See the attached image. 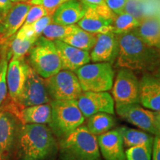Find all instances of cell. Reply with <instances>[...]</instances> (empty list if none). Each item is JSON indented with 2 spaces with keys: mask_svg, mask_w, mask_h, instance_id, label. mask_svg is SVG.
Masks as SVG:
<instances>
[{
  "mask_svg": "<svg viewBox=\"0 0 160 160\" xmlns=\"http://www.w3.org/2000/svg\"><path fill=\"white\" fill-rule=\"evenodd\" d=\"M19 160H49L58 151L54 134L44 124L20 126L15 148Z\"/></svg>",
  "mask_w": 160,
  "mask_h": 160,
  "instance_id": "1",
  "label": "cell"
},
{
  "mask_svg": "<svg viewBox=\"0 0 160 160\" xmlns=\"http://www.w3.org/2000/svg\"><path fill=\"white\" fill-rule=\"evenodd\" d=\"M118 35V34H117ZM117 65L131 71H151L160 65V52L147 45L134 31L118 35Z\"/></svg>",
  "mask_w": 160,
  "mask_h": 160,
  "instance_id": "2",
  "label": "cell"
},
{
  "mask_svg": "<svg viewBox=\"0 0 160 160\" xmlns=\"http://www.w3.org/2000/svg\"><path fill=\"white\" fill-rule=\"evenodd\" d=\"M58 150L61 160H100L97 137L81 125L60 139Z\"/></svg>",
  "mask_w": 160,
  "mask_h": 160,
  "instance_id": "3",
  "label": "cell"
},
{
  "mask_svg": "<svg viewBox=\"0 0 160 160\" xmlns=\"http://www.w3.org/2000/svg\"><path fill=\"white\" fill-rule=\"evenodd\" d=\"M51 120L49 128L60 139L68 136L85 122L77 100H51Z\"/></svg>",
  "mask_w": 160,
  "mask_h": 160,
  "instance_id": "4",
  "label": "cell"
},
{
  "mask_svg": "<svg viewBox=\"0 0 160 160\" xmlns=\"http://www.w3.org/2000/svg\"><path fill=\"white\" fill-rule=\"evenodd\" d=\"M29 52L31 68L44 79L56 74L62 70L61 60L53 40L40 36Z\"/></svg>",
  "mask_w": 160,
  "mask_h": 160,
  "instance_id": "5",
  "label": "cell"
},
{
  "mask_svg": "<svg viewBox=\"0 0 160 160\" xmlns=\"http://www.w3.org/2000/svg\"><path fill=\"white\" fill-rule=\"evenodd\" d=\"M82 91H110L113 85L114 71L108 62L86 64L74 71Z\"/></svg>",
  "mask_w": 160,
  "mask_h": 160,
  "instance_id": "6",
  "label": "cell"
},
{
  "mask_svg": "<svg viewBox=\"0 0 160 160\" xmlns=\"http://www.w3.org/2000/svg\"><path fill=\"white\" fill-rule=\"evenodd\" d=\"M45 82L52 100H77L83 92L74 72L68 70H61Z\"/></svg>",
  "mask_w": 160,
  "mask_h": 160,
  "instance_id": "7",
  "label": "cell"
},
{
  "mask_svg": "<svg viewBox=\"0 0 160 160\" xmlns=\"http://www.w3.org/2000/svg\"><path fill=\"white\" fill-rule=\"evenodd\" d=\"M113 85L116 106L139 103V80L133 71L120 69Z\"/></svg>",
  "mask_w": 160,
  "mask_h": 160,
  "instance_id": "8",
  "label": "cell"
},
{
  "mask_svg": "<svg viewBox=\"0 0 160 160\" xmlns=\"http://www.w3.org/2000/svg\"><path fill=\"white\" fill-rule=\"evenodd\" d=\"M115 108L117 114L126 122L151 134L159 136L154 111L144 108L139 103L116 106Z\"/></svg>",
  "mask_w": 160,
  "mask_h": 160,
  "instance_id": "9",
  "label": "cell"
},
{
  "mask_svg": "<svg viewBox=\"0 0 160 160\" xmlns=\"http://www.w3.org/2000/svg\"><path fill=\"white\" fill-rule=\"evenodd\" d=\"M51 101L45 80L34 70L30 67L28 77L21 95L14 102L21 108L28 107Z\"/></svg>",
  "mask_w": 160,
  "mask_h": 160,
  "instance_id": "10",
  "label": "cell"
},
{
  "mask_svg": "<svg viewBox=\"0 0 160 160\" xmlns=\"http://www.w3.org/2000/svg\"><path fill=\"white\" fill-rule=\"evenodd\" d=\"M77 102L85 118L97 113L114 114V99L106 91H83L78 97Z\"/></svg>",
  "mask_w": 160,
  "mask_h": 160,
  "instance_id": "11",
  "label": "cell"
},
{
  "mask_svg": "<svg viewBox=\"0 0 160 160\" xmlns=\"http://www.w3.org/2000/svg\"><path fill=\"white\" fill-rule=\"evenodd\" d=\"M19 120L10 111L0 113V160H7L15 148Z\"/></svg>",
  "mask_w": 160,
  "mask_h": 160,
  "instance_id": "12",
  "label": "cell"
},
{
  "mask_svg": "<svg viewBox=\"0 0 160 160\" xmlns=\"http://www.w3.org/2000/svg\"><path fill=\"white\" fill-rule=\"evenodd\" d=\"M118 35L113 32L97 34V41L90 53L93 62H108L113 64L119 53Z\"/></svg>",
  "mask_w": 160,
  "mask_h": 160,
  "instance_id": "13",
  "label": "cell"
},
{
  "mask_svg": "<svg viewBox=\"0 0 160 160\" xmlns=\"http://www.w3.org/2000/svg\"><path fill=\"white\" fill-rule=\"evenodd\" d=\"M31 7V3L24 2H17L12 6L0 23V33L2 36L1 41H6L13 37L21 28Z\"/></svg>",
  "mask_w": 160,
  "mask_h": 160,
  "instance_id": "14",
  "label": "cell"
},
{
  "mask_svg": "<svg viewBox=\"0 0 160 160\" xmlns=\"http://www.w3.org/2000/svg\"><path fill=\"white\" fill-rule=\"evenodd\" d=\"M62 63V70L74 72L91 61L90 52L77 48L60 39L53 40Z\"/></svg>",
  "mask_w": 160,
  "mask_h": 160,
  "instance_id": "15",
  "label": "cell"
},
{
  "mask_svg": "<svg viewBox=\"0 0 160 160\" xmlns=\"http://www.w3.org/2000/svg\"><path fill=\"white\" fill-rule=\"evenodd\" d=\"M100 153L105 160H127L122 137L119 128L97 136Z\"/></svg>",
  "mask_w": 160,
  "mask_h": 160,
  "instance_id": "16",
  "label": "cell"
},
{
  "mask_svg": "<svg viewBox=\"0 0 160 160\" xmlns=\"http://www.w3.org/2000/svg\"><path fill=\"white\" fill-rule=\"evenodd\" d=\"M30 66L24 59L11 60L8 66L7 85L10 97L16 102L21 95Z\"/></svg>",
  "mask_w": 160,
  "mask_h": 160,
  "instance_id": "17",
  "label": "cell"
},
{
  "mask_svg": "<svg viewBox=\"0 0 160 160\" xmlns=\"http://www.w3.org/2000/svg\"><path fill=\"white\" fill-rule=\"evenodd\" d=\"M139 103L149 110L160 111V81L155 76L146 73L140 79Z\"/></svg>",
  "mask_w": 160,
  "mask_h": 160,
  "instance_id": "18",
  "label": "cell"
},
{
  "mask_svg": "<svg viewBox=\"0 0 160 160\" xmlns=\"http://www.w3.org/2000/svg\"><path fill=\"white\" fill-rule=\"evenodd\" d=\"M85 7L79 0H68L56 9L52 15L53 22L59 25H76L85 14Z\"/></svg>",
  "mask_w": 160,
  "mask_h": 160,
  "instance_id": "19",
  "label": "cell"
},
{
  "mask_svg": "<svg viewBox=\"0 0 160 160\" xmlns=\"http://www.w3.org/2000/svg\"><path fill=\"white\" fill-rule=\"evenodd\" d=\"M149 46L160 48V16L153 14L145 17L133 31Z\"/></svg>",
  "mask_w": 160,
  "mask_h": 160,
  "instance_id": "20",
  "label": "cell"
},
{
  "mask_svg": "<svg viewBox=\"0 0 160 160\" xmlns=\"http://www.w3.org/2000/svg\"><path fill=\"white\" fill-rule=\"evenodd\" d=\"M77 24L80 28L94 34L105 33L113 31L112 25L113 21L105 19L88 7H85V14Z\"/></svg>",
  "mask_w": 160,
  "mask_h": 160,
  "instance_id": "21",
  "label": "cell"
},
{
  "mask_svg": "<svg viewBox=\"0 0 160 160\" xmlns=\"http://www.w3.org/2000/svg\"><path fill=\"white\" fill-rule=\"evenodd\" d=\"M17 117L22 125L49 124L51 120V106L50 103H45L23 108Z\"/></svg>",
  "mask_w": 160,
  "mask_h": 160,
  "instance_id": "22",
  "label": "cell"
},
{
  "mask_svg": "<svg viewBox=\"0 0 160 160\" xmlns=\"http://www.w3.org/2000/svg\"><path fill=\"white\" fill-rule=\"evenodd\" d=\"M61 40L79 49L90 51L97 41V34L84 31L77 25V28L71 34Z\"/></svg>",
  "mask_w": 160,
  "mask_h": 160,
  "instance_id": "23",
  "label": "cell"
},
{
  "mask_svg": "<svg viewBox=\"0 0 160 160\" xmlns=\"http://www.w3.org/2000/svg\"><path fill=\"white\" fill-rule=\"evenodd\" d=\"M116 125L113 115L108 113H97L88 117L86 127L91 133L99 136L111 131Z\"/></svg>",
  "mask_w": 160,
  "mask_h": 160,
  "instance_id": "24",
  "label": "cell"
},
{
  "mask_svg": "<svg viewBox=\"0 0 160 160\" xmlns=\"http://www.w3.org/2000/svg\"><path fill=\"white\" fill-rule=\"evenodd\" d=\"M122 137L124 147L129 148L131 147L153 142L154 137L151 133H146L142 130L130 128L128 127L118 128Z\"/></svg>",
  "mask_w": 160,
  "mask_h": 160,
  "instance_id": "25",
  "label": "cell"
},
{
  "mask_svg": "<svg viewBox=\"0 0 160 160\" xmlns=\"http://www.w3.org/2000/svg\"><path fill=\"white\" fill-rule=\"evenodd\" d=\"M37 39L28 37L19 30L13 37L11 45V53L8 55V59L12 57L11 60L22 59L26 53L29 52L30 49Z\"/></svg>",
  "mask_w": 160,
  "mask_h": 160,
  "instance_id": "26",
  "label": "cell"
},
{
  "mask_svg": "<svg viewBox=\"0 0 160 160\" xmlns=\"http://www.w3.org/2000/svg\"><path fill=\"white\" fill-rule=\"evenodd\" d=\"M154 9L153 0H128L124 12L130 13L141 22L148 16L157 14Z\"/></svg>",
  "mask_w": 160,
  "mask_h": 160,
  "instance_id": "27",
  "label": "cell"
},
{
  "mask_svg": "<svg viewBox=\"0 0 160 160\" xmlns=\"http://www.w3.org/2000/svg\"><path fill=\"white\" fill-rule=\"evenodd\" d=\"M140 21L130 13H124L116 16L113 22V32L116 34H123L131 32L139 25Z\"/></svg>",
  "mask_w": 160,
  "mask_h": 160,
  "instance_id": "28",
  "label": "cell"
},
{
  "mask_svg": "<svg viewBox=\"0 0 160 160\" xmlns=\"http://www.w3.org/2000/svg\"><path fill=\"white\" fill-rule=\"evenodd\" d=\"M77 25H59L54 22L49 24L47 27L44 30L42 35L47 39L51 40L56 39H62L70 34H71L75 29L77 28Z\"/></svg>",
  "mask_w": 160,
  "mask_h": 160,
  "instance_id": "29",
  "label": "cell"
},
{
  "mask_svg": "<svg viewBox=\"0 0 160 160\" xmlns=\"http://www.w3.org/2000/svg\"><path fill=\"white\" fill-rule=\"evenodd\" d=\"M52 22V15H47L31 25H23L19 31L22 32L26 37L38 39L45 28Z\"/></svg>",
  "mask_w": 160,
  "mask_h": 160,
  "instance_id": "30",
  "label": "cell"
},
{
  "mask_svg": "<svg viewBox=\"0 0 160 160\" xmlns=\"http://www.w3.org/2000/svg\"><path fill=\"white\" fill-rule=\"evenodd\" d=\"M153 142L127 148L125 150L127 160H151Z\"/></svg>",
  "mask_w": 160,
  "mask_h": 160,
  "instance_id": "31",
  "label": "cell"
},
{
  "mask_svg": "<svg viewBox=\"0 0 160 160\" xmlns=\"http://www.w3.org/2000/svg\"><path fill=\"white\" fill-rule=\"evenodd\" d=\"M79 1L85 7L93 9L97 13L107 19L113 22V19L117 16L110 10L105 0H79Z\"/></svg>",
  "mask_w": 160,
  "mask_h": 160,
  "instance_id": "32",
  "label": "cell"
},
{
  "mask_svg": "<svg viewBox=\"0 0 160 160\" xmlns=\"http://www.w3.org/2000/svg\"><path fill=\"white\" fill-rule=\"evenodd\" d=\"M8 57L5 50L1 53L0 58V105L5 99L8 92L7 85V71H8Z\"/></svg>",
  "mask_w": 160,
  "mask_h": 160,
  "instance_id": "33",
  "label": "cell"
},
{
  "mask_svg": "<svg viewBox=\"0 0 160 160\" xmlns=\"http://www.w3.org/2000/svg\"><path fill=\"white\" fill-rule=\"evenodd\" d=\"M47 15L52 14H51L48 11V10L42 6L39 5H31V7L30 8L29 11L28 12L24 25H31Z\"/></svg>",
  "mask_w": 160,
  "mask_h": 160,
  "instance_id": "34",
  "label": "cell"
},
{
  "mask_svg": "<svg viewBox=\"0 0 160 160\" xmlns=\"http://www.w3.org/2000/svg\"><path fill=\"white\" fill-rule=\"evenodd\" d=\"M68 0H30L29 3L31 5H39L42 6L45 9L48 10L51 14L53 15L56 9L60 5Z\"/></svg>",
  "mask_w": 160,
  "mask_h": 160,
  "instance_id": "35",
  "label": "cell"
},
{
  "mask_svg": "<svg viewBox=\"0 0 160 160\" xmlns=\"http://www.w3.org/2000/svg\"><path fill=\"white\" fill-rule=\"evenodd\" d=\"M110 10L116 15L124 13L126 3L128 0H105Z\"/></svg>",
  "mask_w": 160,
  "mask_h": 160,
  "instance_id": "36",
  "label": "cell"
},
{
  "mask_svg": "<svg viewBox=\"0 0 160 160\" xmlns=\"http://www.w3.org/2000/svg\"><path fill=\"white\" fill-rule=\"evenodd\" d=\"M152 160H160V137L156 136L152 148Z\"/></svg>",
  "mask_w": 160,
  "mask_h": 160,
  "instance_id": "37",
  "label": "cell"
},
{
  "mask_svg": "<svg viewBox=\"0 0 160 160\" xmlns=\"http://www.w3.org/2000/svg\"><path fill=\"white\" fill-rule=\"evenodd\" d=\"M12 6H13V2L11 0H0V15L2 16V17L4 18Z\"/></svg>",
  "mask_w": 160,
  "mask_h": 160,
  "instance_id": "38",
  "label": "cell"
},
{
  "mask_svg": "<svg viewBox=\"0 0 160 160\" xmlns=\"http://www.w3.org/2000/svg\"><path fill=\"white\" fill-rule=\"evenodd\" d=\"M154 112H155L156 119H157L158 129H159V131H160V111H154Z\"/></svg>",
  "mask_w": 160,
  "mask_h": 160,
  "instance_id": "39",
  "label": "cell"
},
{
  "mask_svg": "<svg viewBox=\"0 0 160 160\" xmlns=\"http://www.w3.org/2000/svg\"><path fill=\"white\" fill-rule=\"evenodd\" d=\"M155 77H157V79H159V81H160V68H159V69H158V71H157V74L155 75Z\"/></svg>",
  "mask_w": 160,
  "mask_h": 160,
  "instance_id": "40",
  "label": "cell"
},
{
  "mask_svg": "<svg viewBox=\"0 0 160 160\" xmlns=\"http://www.w3.org/2000/svg\"><path fill=\"white\" fill-rule=\"evenodd\" d=\"M11 2L13 3H17L18 2H19V0H11Z\"/></svg>",
  "mask_w": 160,
  "mask_h": 160,
  "instance_id": "41",
  "label": "cell"
},
{
  "mask_svg": "<svg viewBox=\"0 0 160 160\" xmlns=\"http://www.w3.org/2000/svg\"><path fill=\"white\" fill-rule=\"evenodd\" d=\"M2 19H3V18L2 17V16H1V15H0V23L2 22Z\"/></svg>",
  "mask_w": 160,
  "mask_h": 160,
  "instance_id": "42",
  "label": "cell"
},
{
  "mask_svg": "<svg viewBox=\"0 0 160 160\" xmlns=\"http://www.w3.org/2000/svg\"><path fill=\"white\" fill-rule=\"evenodd\" d=\"M21 2H27V1H30V0H19Z\"/></svg>",
  "mask_w": 160,
  "mask_h": 160,
  "instance_id": "43",
  "label": "cell"
},
{
  "mask_svg": "<svg viewBox=\"0 0 160 160\" xmlns=\"http://www.w3.org/2000/svg\"><path fill=\"white\" fill-rule=\"evenodd\" d=\"M2 34H1V33H0V41H1V39H2Z\"/></svg>",
  "mask_w": 160,
  "mask_h": 160,
  "instance_id": "44",
  "label": "cell"
}]
</instances>
